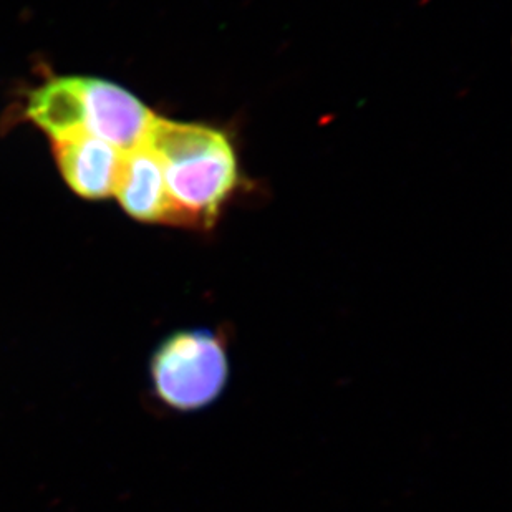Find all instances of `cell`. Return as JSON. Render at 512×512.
<instances>
[{
	"mask_svg": "<svg viewBox=\"0 0 512 512\" xmlns=\"http://www.w3.org/2000/svg\"><path fill=\"white\" fill-rule=\"evenodd\" d=\"M145 145L160 160L174 224L213 226L239 179L229 136L211 126L156 116Z\"/></svg>",
	"mask_w": 512,
	"mask_h": 512,
	"instance_id": "obj_1",
	"label": "cell"
},
{
	"mask_svg": "<svg viewBox=\"0 0 512 512\" xmlns=\"http://www.w3.org/2000/svg\"><path fill=\"white\" fill-rule=\"evenodd\" d=\"M25 116L52 141L90 135L123 153L145 145L156 120L125 88L87 77L50 78L30 93Z\"/></svg>",
	"mask_w": 512,
	"mask_h": 512,
	"instance_id": "obj_2",
	"label": "cell"
},
{
	"mask_svg": "<svg viewBox=\"0 0 512 512\" xmlns=\"http://www.w3.org/2000/svg\"><path fill=\"white\" fill-rule=\"evenodd\" d=\"M150 378L155 397L166 408L179 413L204 410L228 387V342L214 330H178L155 348Z\"/></svg>",
	"mask_w": 512,
	"mask_h": 512,
	"instance_id": "obj_3",
	"label": "cell"
},
{
	"mask_svg": "<svg viewBox=\"0 0 512 512\" xmlns=\"http://www.w3.org/2000/svg\"><path fill=\"white\" fill-rule=\"evenodd\" d=\"M52 145L63 179L78 196L103 199L115 193L123 151L90 135L62 138Z\"/></svg>",
	"mask_w": 512,
	"mask_h": 512,
	"instance_id": "obj_4",
	"label": "cell"
},
{
	"mask_svg": "<svg viewBox=\"0 0 512 512\" xmlns=\"http://www.w3.org/2000/svg\"><path fill=\"white\" fill-rule=\"evenodd\" d=\"M113 194L131 218L143 223L174 224L173 203L160 160L146 145L123 153Z\"/></svg>",
	"mask_w": 512,
	"mask_h": 512,
	"instance_id": "obj_5",
	"label": "cell"
}]
</instances>
